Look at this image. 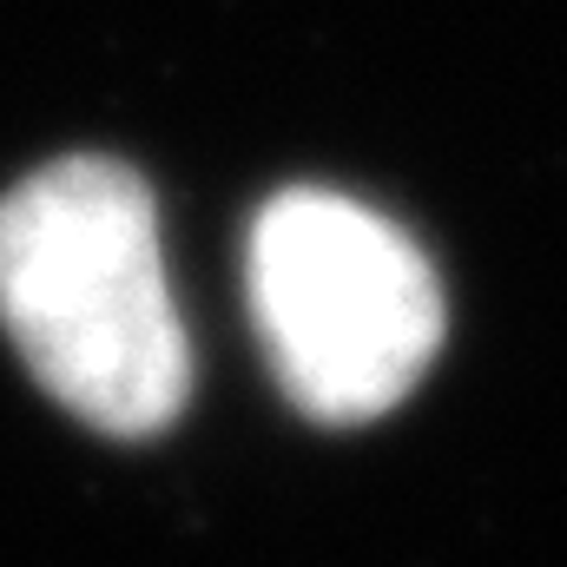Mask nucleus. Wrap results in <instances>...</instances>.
Segmentation results:
<instances>
[{
  "label": "nucleus",
  "mask_w": 567,
  "mask_h": 567,
  "mask_svg": "<svg viewBox=\"0 0 567 567\" xmlns=\"http://www.w3.org/2000/svg\"><path fill=\"white\" fill-rule=\"evenodd\" d=\"M0 323L40 390L106 435L185 410L192 350L145 185L113 158H60L0 198Z\"/></svg>",
  "instance_id": "1"
},
{
  "label": "nucleus",
  "mask_w": 567,
  "mask_h": 567,
  "mask_svg": "<svg viewBox=\"0 0 567 567\" xmlns=\"http://www.w3.org/2000/svg\"><path fill=\"white\" fill-rule=\"evenodd\" d=\"M251 317L284 396L317 423H370L423 383L442 343L429 258L370 205L297 185L251 225Z\"/></svg>",
  "instance_id": "2"
}]
</instances>
